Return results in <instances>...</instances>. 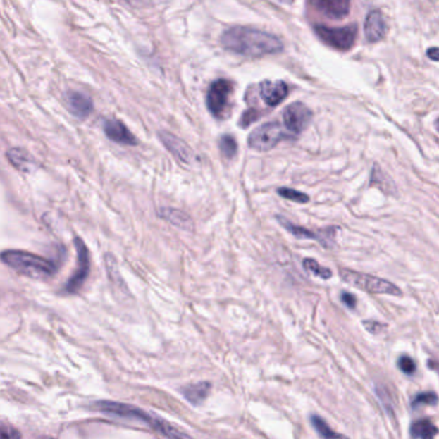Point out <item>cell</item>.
Returning <instances> with one entry per match:
<instances>
[{
    "instance_id": "1",
    "label": "cell",
    "mask_w": 439,
    "mask_h": 439,
    "mask_svg": "<svg viewBox=\"0 0 439 439\" xmlns=\"http://www.w3.org/2000/svg\"><path fill=\"white\" fill-rule=\"evenodd\" d=\"M221 43L224 49L245 57H263L280 53L283 49L278 37L246 26H235L224 31Z\"/></svg>"
},
{
    "instance_id": "2",
    "label": "cell",
    "mask_w": 439,
    "mask_h": 439,
    "mask_svg": "<svg viewBox=\"0 0 439 439\" xmlns=\"http://www.w3.org/2000/svg\"><path fill=\"white\" fill-rule=\"evenodd\" d=\"M0 261L9 268L15 269L16 272L37 280L48 278L56 272V264L52 261L23 250L1 252Z\"/></svg>"
},
{
    "instance_id": "3",
    "label": "cell",
    "mask_w": 439,
    "mask_h": 439,
    "mask_svg": "<svg viewBox=\"0 0 439 439\" xmlns=\"http://www.w3.org/2000/svg\"><path fill=\"white\" fill-rule=\"evenodd\" d=\"M96 407H97L98 411L107 414V415L124 417V419L135 420V421H140V423H143V424L149 425L154 431L163 434L165 437H171V438H190L188 434L178 432L174 426L168 424L166 421L149 416L147 412H144V411H142L141 409L135 407V406H130V404L104 401V402H98L96 404Z\"/></svg>"
},
{
    "instance_id": "4",
    "label": "cell",
    "mask_w": 439,
    "mask_h": 439,
    "mask_svg": "<svg viewBox=\"0 0 439 439\" xmlns=\"http://www.w3.org/2000/svg\"><path fill=\"white\" fill-rule=\"evenodd\" d=\"M340 277L342 281L370 294H387L393 297L402 295V291L400 290L395 283H389L387 280H383L375 276L359 273L350 269H340Z\"/></svg>"
},
{
    "instance_id": "5",
    "label": "cell",
    "mask_w": 439,
    "mask_h": 439,
    "mask_svg": "<svg viewBox=\"0 0 439 439\" xmlns=\"http://www.w3.org/2000/svg\"><path fill=\"white\" fill-rule=\"evenodd\" d=\"M314 30L322 42L335 48L338 51H350L356 43L357 37V26L350 25L347 27H328V26H316Z\"/></svg>"
},
{
    "instance_id": "6",
    "label": "cell",
    "mask_w": 439,
    "mask_h": 439,
    "mask_svg": "<svg viewBox=\"0 0 439 439\" xmlns=\"http://www.w3.org/2000/svg\"><path fill=\"white\" fill-rule=\"evenodd\" d=\"M287 138L283 128L277 123H267L254 129L252 135H249V146L250 149L266 152L269 149H275L276 146Z\"/></svg>"
},
{
    "instance_id": "7",
    "label": "cell",
    "mask_w": 439,
    "mask_h": 439,
    "mask_svg": "<svg viewBox=\"0 0 439 439\" xmlns=\"http://www.w3.org/2000/svg\"><path fill=\"white\" fill-rule=\"evenodd\" d=\"M232 90H233L232 82L225 79L216 80L210 85L206 96V104L209 111L213 113V116H216L218 119L223 118L227 107L230 106Z\"/></svg>"
},
{
    "instance_id": "8",
    "label": "cell",
    "mask_w": 439,
    "mask_h": 439,
    "mask_svg": "<svg viewBox=\"0 0 439 439\" xmlns=\"http://www.w3.org/2000/svg\"><path fill=\"white\" fill-rule=\"evenodd\" d=\"M277 219L283 228H286L287 231L290 232L294 237L302 238V240H317L321 245L326 247V249H331L336 245V232L339 231V228H336V227H330V228H325L321 231H311L304 227L291 223L283 216H277Z\"/></svg>"
},
{
    "instance_id": "9",
    "label": "cell",
    "mask_w": 439,
    "mask_h": 439,
    "mask_svg": "<svg viewBox=\"0 0 439 439\" xmlns=\"http://www.w3.org/2000/svg\"><path fill=\"white\" fill-rule=\"evenodd\" d=\"M75 247H76V253H78V268L70 277V280L65 286V291L70 292V294L76 292L82 287V283H85L90 271L89 252H88L85 244L82 242V240L79 237L75 238Z\"/></svg>"
},
{
    "instance_id": "10",
    "label": "cell",
    "mask_w": 439,
    "mask_h": 439,
    "mask_svg": "<svg viewBox=\"0 0 439 439\" xmlns=\"http://www.w3.org/2000/svg\"><path fill=\"white\" fill-rule=\"evenodd\" d=\"M313 113L305 104H291L283 111V124L291 135H300L311 123Z\"/></svg>"
},
{
    "instance_id": "11",
    "label": "cell",
    "mask_w": 439,
    "mask_h": 439,
    "mask_svg": "<svg viewBox=\"0 0 439 439\" xmlns=\"http://www.w3.org/2000/svg\"><path fill=\"white\" fill-rule=\"evenodd\" d=\"M160 140L164 143L165 147L169 149L171 154H173L175 159H178L180 163L187 165H194L199 163V156L188 147L186 142L179 140L178 137L171 135L168 132H161Z\"/></svg>"
},
{
    "instance_id": "12",
    "label": "cell",
    "mask_w": 439,
    "mask_h": 439,
    "mask_svg": "<svg viewBox=\"0 0 439 439\" xmlns=\"http://www.w3.org/2000/svg\"><path fill=\"white\" fill-rule=\"evenodd\" d=\"M313 8L331 20H342L350 13V0H311Z\"/></svg>"
},
{
    "instance_id": "13",
    "label": "cell",
    "mask_w": 439,
    "mask_h": 439,
    "mask_svg": "<svg viewBox=\"0 0 439 439\" xmlns=\"http://www.w3.org/2000/svg\"><path fill=\"white\" fill-rule=\"evenodd\" d=\"M261 90V97L264 104H268L271 107L281 104L283 99L287 96V84L283 80H266L259 87Z\"/></svg>"
},
{
    "instance_id": "14",
    "label": "cell",
    "mask_w": 439,
    "mask_h": 439,
    "mask_svg": "<svg viewBox=\"0 0 439 439\" xmlns=\"http://www.w3.org/2000/svg\"><path fill=\"white\" fill-rule=\"evenodd\" d=\"M65 101L70 112L79 119L88 118L93 111V101L82 92H68Z\"/></svg>"
},
{
    "instance_id": "15",
    "label": "cell",
    "mask_w": 439,
    "mask_h": 439,
    "mask_svg": "<svg viewBox=\"0 0 439 439\" xmlns=\"http://www.w3.org/2000/svg\"><path fill=\"white\" fill-rule=\"evenodd\" d=\"M104 130L107 138H110L111 141L116 142V143L128 144V146L137 144L135 135H132L130 130L119 120H106L104 123Z\"/></svg>"
},
{
    "instance_id": "16",
    "label": "cell",
    "mask_w": 439,
    "mask_h": 439,
    "mask_svg": "<svg viewBox=\"0 0 439 439\" xmlns=\"http://www.w3.org/2000/svg\"><path fill=\"white\" fill-rule=\"evenodd\" d=\"M365 34L370 43H376L387 34V23L380 11H372L366 17Z\"/></svg>"
},
{
    "instance_id": "17",
    "label": "cell",
    "mask_w": 439,
    "mask_h": 439,
    "mask_svg": "<svg viewBox=\"0 0 439 439\" xmlns=\"http://www.w3.org/2000/svg\"><path fill=\"white\" fill-rule=\"evenodd\" d=\"M159 216L168 221L169 223L178 227L185 231H194V223L192 218L186 214L185 211H180L178 209L163 208L159 210Z\"/></svg>"
},
{
    "instance_id": "18",
    "label": "cell",
    "mask_w": 439,
    "mask_h": 439,
    "mask_svg": "<svg viewBox=\"0 0 439 439\" xmlns=\"http://www.w3.org/2000/svg\"><path fill=\"white\" fill-rule=\"evenodd\" d=\"M211 390V384L209 381H200L196 384H191L182 389V393L187 401L194 406H200L208 398Z\"/></svg>"
},
{
    "instance_id": "19",
    "label": "cell",
    "mask_w": 439,
    "mask_h": 439,
    "mask_svg": "<svg viewBox=\"0 0 439 439\" xmlns=\"http://www.w3.org/2000/svg\"><path fill=\"white\" fill-rule=\"evenodd\" d=\"M411 437L412 438L429 439L437 435V426L433 424L431 419H421L411 425Z\"/></svg>"
},
{
    "instance_id": "20",
    "label": "cell",
    "mask_w": 439,
    "mask_h": 439,
    "mask_svg": "<svg viewBox=\"0 0 439 439\" xmlns=\"http://www.w3.org/2000/svg\"><path fill=\"white\" fill-rule=\"evenodd\" d=\"M8 159L12 164L15 165L20 171H27L32 169L34 160L31 159L29 154H26L23 149H9L7 154Z\"/></svg>"
},
{
    "instance_id": "21",
    "label": "cell",
    "mask_w": 439,
    "mask_h": 439,
    "mask_svg": "<svg viewBox=\"0 0 439 439\" xmlns=\"http://www.w3.org/2000/svg\"><path fill=\"white\" fill-rule=\"evenodd\" d=\"M303 267H304L305 271H308L309 273H312L316 277H320L322 280H328L333 277L331 269L322 267L319 261L311 259V258H307L303 261Z\"/></svg>"
},
{
    "instance_id": "22",
    "label": "cell",
    "mask_w": 439,
    "mask_h": 439,
    "mask_svg": "<svg viewBox=\"0 0 439 439\" xmlns=\"http://www.w3.org/2000/svg\"><path fill=\"white\" fill-rule=\"evenodd\" d=\"M219 149L225 159H232L237 152V142L230 135H225L219 141Z\"/></svg>"
},
{
    "instance_id": "23",
    "label": "cell",
    "mask_w": 439,
    "mask_h": 439,
    "mask_svg": "<svg viewBox=\"0 0 439 439\" xmlns=\"http://www.w3.org/2000/svg\"><path fill=\"white\" fill-rule=\"evenodd\" d=\"M277 194H280L283 199H286V200L298 202V204H307V202H309V196L308 194H303V192L297 191V190H292V188H287V187L278 188Z\"/></svg>"
},
{
    "instance_id": "24",
    "label": "cell",
    "mask_w": 439,
    "mask_h": 439,
    "mask_svg": "<svg viewBox=\"0 0 439 439\" xmlns=\"http://www.w3.org/2000/svg\"><path fill=\"white\" fill-rule=\"evenodd\" d=\"M311 423H312L313 428L316 429V432L319 433L321 437H323V438H338V437H340L338 433L333 432L331 428L320 416H314L313 415L311 417Z\"/></svg>"
},
{
    "instance_id": "25",
    "label": "cell",
    "mask_w": 439,
    "mask_h": 439,
    "mask_svg": "<svg viewBox=\"0 0 439 439\" xmlns=\"http://www.w3.org/2000/svg\"><path fill=\"white\" fill-rule=\"evenodd\" d=\"M438 402V397L434 392H424L420 393L415 397V400L412 401V407L417 409L421 404H429V406H435Z\"/></svg>"
},
{
    "instance_id": "26",
    "label": "cell",
    "mask_w": 439,
    "mask_h": 439,
    "mask_svg": "<svg viewBox=\"0 0 439 439\" xmlns=\"http://www.w3.org/2000/svg\"><path fill=\"white\" fill-rule=\"evenodd\" d=\"M397 365L400 367V370L404 372L406 375H412V373H415V371H416V364L409 356H402V357L400 358Z\"/></svg>"
},
{
    "instance_id": "27",
    "label": "cell",
    "mask_w": 439,
    "mask_h": 439,
    "mask_svg": "<svg viewBox=\"0 0 439 439\" xmlns=\"http://www.w3.org/2000/svg\"><path fill=\"white\" fill-rule=\"evenodd\" d=\"M259 116H261L259 112L255 111V110H249V111H246L245 113H242V118H241V121H240V125L244 128L249 127L252 123L259 119Z\"/></svg>"
},
{
    "instance_id": "28",
    "label": "cell",
    "mask_w": 439,
    "mask_h": 439,
    "mask_svg": "<svg viewBox=\"0 0 439 439\" xmlns=\"http://www.w3.org/2000/svg\"><path fill=\"white\" fill-rule=\"evenodd\" d=\"M364 325H365L366 330H369L371 334H375V335L383 333L387 328V325L372 320L364 321Z\"/></svg>"
},
{
    "instance_id": "29",
    "label": "cell",
    "mask_w": 439,
    "mask_h": 439,
    "mask_svg": "<svg viewBox=\"0 0 439 439\" xmlns=\"http://www.w3.org/2000/svg\"><path fill=\"white\" fill-rule=\"evenodd\" d=\"M21 434L13 428H9L6 425H0V439L20 438Z\"/></svg>"
},
{
    "instance_id": "30",
    "label": "cell",
    "mask_w": 439,
    "mask_h": 439,
    "mask_svg": "<svg viewBox=\"0 0 439 439\" xmlns=\"http://www.w3.org/2000/svg\"><path fill=\"white\" fill-rule=\"evenodd\" d=\"M342 302L344 303V305H347L350 309H354L356 304H357V299L350 292H342Z\"/></svg>"
},
{
    "instance_id": "31",
    "label": "cell",
    "mask_w": 439,
    "mask_h": 439,
    "mask_svg": "<svg viewBox=\"0 0 439 439\" xmlns=\"http://www.w3.org/2000/svg\"><path fill=\"white\" fill-rule=\"evenodd\" d=\"M438 49L437 48H432V49H429L428 51V56H431L432 57L433 61H438Z\"/></svg>"
}]
</instances>
